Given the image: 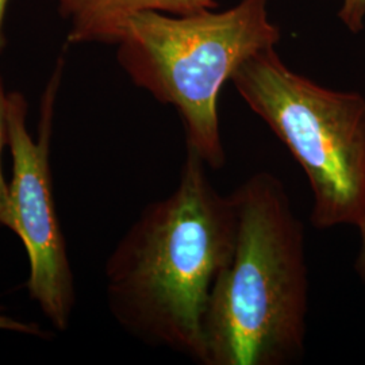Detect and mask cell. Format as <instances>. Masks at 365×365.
I'll return each mask as SVG.
<instances>
[{
    "instance_id": "30bf717a",
    "label": "cell",
    "mask_w": 365,
    "mask_h": 365,
    "mask_svg": "<svg viewBox=\"0 0 365 365\" xmlns=\"http://www.w3.org/2000/svg\"><path fill=\"white\" fill-rule=\"evenodd\" d=\"M354 227L359 232V248L354 259V271L365 286V212Z\"/></svg>"
},
{
    "instance_id": "8fae6325",
    "label": "cell",
    "mask_w": 365,
    "mask_h": 365,
    "mask_svg": "<svg viewBox=\"0 0 365 365\" xmlns=\"http://www.w3.org/2000/svg\"><path fill=\"white\" fill-rule=\"evenodd\" d=\"M11 0H0V53L3 52L6 46V34H4V24H6V15L9 11Z\"/></svg>"
},
{
    "instance_id": "277c9868",
    "label": "cell",
    "mask_w": 365,
    "mask_h": 365,
    "mask_svg": "<svg viewBox=\"0 0 365 365\" xmlns=\"http://www.w3.org/2000/svg\"><path fill=\"white\" fill-rule=\"evenodd\" d=\"M230 81L304 172L314 227L356 226L365 212L364 96L292 71L276 48L244 61Z\"/></svg>"
},
{
    "instance_id": "ba28073f",
    "label": "cell",
    "mask_w": 365,
    "mask_h": 365,
    "mask_svg": "<svg viewBox=\"0 0 365 365\" xmlns=\"http://www.w3.org/2000/svg\"><path fill=\"white\" fill-rule=\"evenodd\" d=\"M339 18L352 33H360L364 29L365 0H342Z\"/></svg>"
},
{
    "instance_id": "8992f818",
    "label": "cell",
    "mask_w": 365,
    "mask_h": 365,
    "mask_svg": "<svg viewBox=\"0 0 365 365\" xmlns=\"http://www.w3.org/2000/svg\"><path fill=\"white\" fill-rule=\"evenodd\" d=\"M66 21L71 45H117L133 16L141 13L173 15L217 9V0H48Z\"/></svg>"
},
{
    "instance_id": "3957f363",
    "label": "cell",
    "mask_w": 365,
    "mask_h": 365,
    "mask_svg": "<svg viewBox=\"0 0 365 365\" xmlns=\"http://www.w3.org/2000/svg\"><path fill=\"white\" fill-rule=\"evenodd\" d=\"M268 4L240 0L223 11L138 14L115 45L118 63L131 81L178 110L187 148L210 170L225 164L218 115L223 86L244 61L282 38Z\"/></svg>"
},
{
    "instance_id": "5b68a950",
    "label": "cell",
    "mask_w": 365,
    "mask_h": 365,
    "mask_svg": "<svg viewBox=\"0 0 365 365\" xmlns=\"http://www.w3.org/2000/svg\"><path fill=\"white\" fill-rule=\"evenodd\" d=\"M64 66V60L60 58L43 92L36 138L27 129L24 93L9 92L7 96L9 145L13 157L10 202L14 233L26 249L29 294L58 330L68 327L75 306L73 274L57 217L51 170L54 108Z\"/></svg>"
},
{
    "instance_id": "7a4b0ae2",
    "label": "cell",
    "mask_w": 365,
    "mask_h": 365,
    "mask_svg": "<svg viewBox=\"0 0 365 365\" xmlns=\"http://www.w3.org/2000/svg\"><path fill=\"white\" fill-rule=\"evenodd\" d=\"M235 247L211 291L203 365H291L303 357L309 268L303 225L274 175L232 192Z\"/></svg>"
},
{
    "instance_id": "52a82bcc",
    "label": "cell",
    "mask_w": 365,
    "mask_h": 365,
    "mask_svg": "<svg viewBox=\"0 0 365 365\" xmlns=\"http://www.w3.org/2000/svg\"><path fill=\"white\" fill-rule=\"evenodd\" d=\"M7 96L3 80L0 78V226L7 227L14 233V215L10 202V182L6 180L3 172V149L9 144V119H7Z\"/></svg>"
},
{
    "instance_id": "6da1fadb",
    "label": "cell",
    "mask_w": 365,
    "mask_h": 365,
    "mask_svg": "<svg viewBox=\"0 0 365 365\" xmlns=\"http://www.w3.org/2000/svg\"><path fill=\"white\" fill-rule=\"evenodd\" d=\"M207 170L187 148L176 190L141 212L105 274L108 307L120 327L199 364L211 291L237 232L233 196L214 188Z\"/></svg>"
},
{
    "instance_id": "9c48e42d",
    "label": "cell",
    "mask_w": 365,
    "mask_h": 365,
    "mask_svg": "<svg viewBox=\"0 0 365 365\" xmlns=\"http://www.w3.org/2000/svg\"><path fill=\"white\" fill-rule=\"evenodd\" d=\"M0 330L27 334V336H38V337L43 336V331L39 329L38 325L15 319L11 315L6 313L1 307H0Z\"/></svg>"
}]
</instances>
